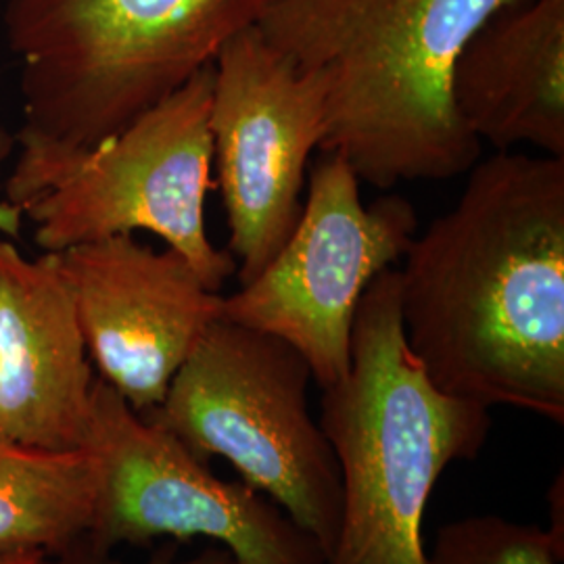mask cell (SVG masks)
Returning a JSON list of instances; mask_svg holds the SVG:
<instances>
[{"mask_svg": "<svg viewBox=\"0 0 564 564\" xmlns=\"http://www.w3.org/2000/svg\"><path fill=\"white\" fill-rule=\"evenodd\" d=\"M414 235L403 333L445 393L564 423V160L500 151Z\"/></svg>", "mask_w": 564, "mask_h": 564, "instance_id": "cell-1", "label": "cell"}, {"mask_svg": "<svg viewBox=\"0 0 564 564\" xmlns=\"http://www.w3.org/2000/svg\"><path fill=\"white\" fill-rule=\"evenodd\" d=\"M524 0H272L258 30L323 93L324 153L360 182L449 181L481 158L454 69L487 21Z\"/></svg>", "mask_w": 564, "mask_h": 564, "instance_id": "cell-2", "label": "cell"}, {"mask_svg": "<svg viewBox=\"0 0 564 564\" xmlns=\"http://www.w3.org/2000/svg\"><path fill=\"white\" fill-rule=\"evenodd\" d=\"M321 429L341 475V523L324 564H424L431 491L449 464L481 452L491 416L445 393L412 354L395 268L364 293L349 370L323 389Z\"/></svg>", "mask_w": 564, "mask_h": 564, "instance_id": "cell-3", "label": "cell"}, {"mask_svg": "<svg viewBox=\"0 0 564 564\" xmlns=\"http://www.w3.org/2000/svg\"><path fill=\"white\" fill-rule=\"evenodd\" d=\"M272 0H9L21 59L15 142L84 151L212 65Z\"/></svg>", "mask_w": 564, "mask_h": 564, "instance_id": "cell-4", "label": "cell"}, {"mask_svg": "<svg viewBox=\"0 0 564 564\" xmlns=\"http://www.w3.org/2000/svg\"><path fill=\"white\" fill-rule=\"evenodd\" d=\"M212 88L214 63L93 149L18 142L4 199L34 224L44 253L144 230L220 293L237 262L212 242L205 220L214 188Z\"/></svg>", "mask_w": 564, "mask_h": 564, "instance_id": "cell-5", "label": "cell"}, {"mask_svg": "<svg viewBox=\"0 0 564 564\" xmlns=\"http://www.w3.org/2000/svg\"><path fill=\"white\" fill-rule=\"evenodd\" d=\"M312 370L279 337L220 318L182 364L163 402L141 414L207 464L220 456L323 547L341 523V475L312 419Z\"/></svg>", "mask_w": 564, "mask_h": 564, "instance_id": "cell-6", "label": "cell"}, {"mask_svg": "<svg viewBox=\"0 0 564 564\" xmlns=\"http://www.w3.org/2000/svg\"><path fill=\"white\" fill-rule=\"evenodd\" d=\"M416 226L412 203L400 195L366 205L351 165L326 153L307 176L289 239L256 279L224 297L223 318L289 343L323 389L339 383L364 293L402 260Z\"/></svg>", "mask_w": 564, "mask_h": 564, "instance_id": "cell-7", "label": "cell"}, {"mask_svg": "<svg viewBox=\"0 0 564 564\" xmlns=\"http://www.w3.org/2000/svg\"><path fill=\"white\" fill-rule=\"evenodd\" d=\"M97 463L88 531L105 550L195 538L237 564H324L323 547L281 506L245 481H224L160 424L97 377L84 445Z\"/></svg>", "mask_w": 564, "mask_h": 564, "instance_id": "cell-8", "label": "cell"}, {"mask_svg": "<svg viewBox=\"0 0 564 564\" xmlns=\"http://www.w3.org/2000/svg\"><path fill=\"white\" fill-rule=\"evenodd\" d=\"M214 167L239 282L256 279L302 216L305 170L326 132L321 88L258 25L214 59Z\"/></svg>", "mask_w": 564, "mask_h": 564, "instance_id": "cell-9", "label": "cell"}, {"mask_svg": "<svg viewBox=\"0 0 564 564\" xmlns=\"http://www.w3.org/2000/svg\"><path fill=\"white\" fill-rule=\"evenodd\" d=\"M57 256L99 379L134 412L149 414L205 330L223 318V295L181 253L155 251L132 235Z\"/></svg>", "mask_w": 564, "mask_h": 564, "instance_id": "cell-10", "label": "cell"}, {"mask_svg": "<svg viewBox=\"0 0 564 564\" xmlns=\"http://www.w3.org/2000/svg\"><path fill=\"white\" fill-rule=\"evenodd\" d=\"M95 381L59 256L28 260L0 237V433L36 449H82Z\"/></svg>", "mask_w": 564, "mask_h": 564, "instance_id": "cell-11", "label": "cell"}, {"mask_svg": "<svg viewBox=\"0 0 564 564\" xmlns=\"http://www.w3.org/2000/svg\"><path fill=\"white\" fill-rule=\"evenodd\" d=\"M454 99L481 144L564 160V0H524L487 21L456 61Z\"/></svg>", "mask_w": 564, "mask_h": 564, "instance_id": "cell-12", "label": "cell"}, {"mask_svg": "<svg viewBox=\"0 0 564 564\" xmlns=\"http://www.w3.org/2000/svg\"><path fill=\"white\" fill-rule=\"evenodd\" d=\"M97 463L82 447L48 452L0 433V556H53L88 535Z\"/></svg>", "mask_w": 564, "mask_h": 564, "instance_id": "cell-13", "label": "cell"}, {"mask_svg": "<svg viewBox=\"0 0 564 564\" xmlns=\"http://www.w3.org/2000/svg\"><path fill=\"white\" fill-rule=\"evenodd\" d=\"M563 547L552 531L479 514L444 524L424 564H563Z\"/></svg>", "mask_w": 564, "mask_h": 564, "instance_id": "cell-14", "label": "cell"}, {"mask_svg": "<svg viewBox=\"0 0 564 564\" xmlns=\"http://www.w3.org/2000/svg\"><path fill=\"white\" fill-rule=\"evenodd\" d=\"M41 564H132L123 563L120 558L113 556V550H105L101 545L90 542V538H82L80 542L69 545L67 550H63L59 554L53 556H44ZM141 564H237L235 558L230 556V552H226L220 545H212L207 550L199 552L193 558H176L174 550H162L158 552L153 558H149L147 563Z\"/></svg>", "mask_w": 564, "mask_h": 564, "instance_id": "cell-15", "label": "cell"}, {"mask_svg": "<svg viewBox=\"0 0 564 564\" xmlns=\"http://www.w3.org/2000/svg\"><path fill=\"white\" fill-rule=\"evenodd\" d=\"M11 149H13V139L0 130V160H4L11 153ZM21 226H23V214L20 207H15L7 199H0V237H7L11 241L18 239L21 235Z\"/></svg>", "mask_w": 564, "mask_h": 564, "instance_id": "cell-16", "label": "cell"}, {"mask_svg": "<svg viewBox=\"0 0 564 564\" xmlns=\"http://www.w3.org/2000/svg\"><path fill=\"white\" fill-rule=\"evenodd\" d=\"M44 554H4L0 564H41Z\"/></svg>", "mask_w": 564, "mask_h": 564, "instance_id": "cell-17", "label": "cell"}]
</instances>
